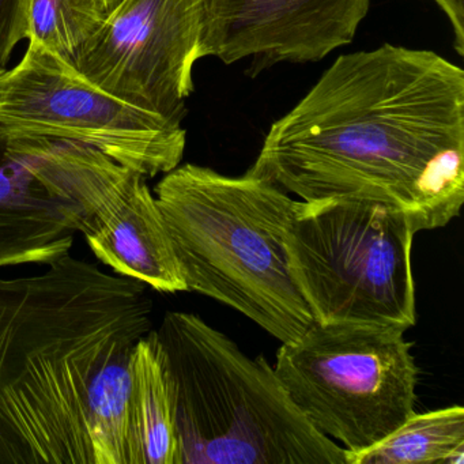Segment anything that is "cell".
I'll list each match as a JSON object with an SVG mask.
<instances>
[{
    "label": "cell",
    "mask_w": 464,
    "mask_h": 464,
    "mask_svg": "<svg viewBox=\"0 0 464 464\" xmlns=\"http://www.w3.org/2000/svg\"><path fill=\"white\" fill-rule=\"evenodd\" d=\"M107 18L100 0H31L28 40L75 67Z\"/></svg>",
    "instance_id": "cell-15"
},
{
    "label": "cell",
    "mask_w": 464,
    "mask_h": 464,
    "mask_svg": "<svg viewBox=\"0 0 464 464\" xmlns=\"http://www.w3.org/2000/svg\"><path fill=\"white\" fill-rule=\"evenodd\" d=\"M146 180L129 170L81 233L97 259L118 276L157 292H187L164 216Z\"/></svg>",
    "instance_id": "cell-11"
},
{
    "label": "cell",
    "mask_w": 464,
    "mask_h": 464,
    "mask_svg": "<svg viewBox=\"0 0 464 464\" xmlns=\"http://www.w3.org/2000/svg\"><path fill=\"white\" fill-rule=\"evenodd\" d=\"M132 464H178L172 390L154 330L134 349Z\"/></svg>",
    "instance_id": "cell-13"
},
{
    "label": "cell",
    "mask_w": 464,
    "mask_h": 464,
    "mask_svg": "<svg viewBox=\"0 0 464 464\" xmlns=\"http://www.w3.org/2000/svg\"><path fill=\"white\" fill-rule=\"evenodd\" d=\"M371 2L208 0L199 56L225 64L252 59L256 72L282 62H319L354 40Z\"/></svg>",
    "instance_id": "cell-10"
},
{
    "label": "cell",
    "mask_w": 464,
    "mask_h": 464,
    "mask_svg": "<svg viewBox=\"0 0 464 464\" xmlns=\"http://www.w3.org/2000/svg\"><path fill=\"white\" fill-rule=\"evenodd\" d=\"M34 140L89 146L153 179L181 164L187 132L112 96L29 43L23 61L0 74V145Z\"/></svg>",
    "instance_id": "cell-7"
},
{
    "label": "cell",
    "mask_w": 464,
    "mask_h": 464,
    "mask_svg": "<svg viewBox=\"0 0 464 464\" xmlns=\"http://www.w3.org/2000/svg\"><path fill=\"white\" fill-rule=\"evenodd\" d=\"M5 70H6V69H0V74H2V72H5Z\"/></svg>",
    "instance_id": "cell-20"
},
{
    "label": "cell",
    "mask_w": 464,
    "mask_h": 464,
    "mask_svg": "<svg viewBox=\"0 0 464 464\" xmlns=\"http://www.w3.org/2000/svg\"><path fill=\"white\" fill-rule=\"evenodd\" d=\"M464 409L445 407L414 414L368 450L347 456V464H463Z\"/></svg>",
    "instance_id": "cell-14"
},
{
    "label": "cell",
    "mask_w": 464,
    "mask_h": 464,
    "mask_svg": "<svg viewBox=\"0 0 464 464\" xmlns=\"http://www.w3.org/2000/svg\"><path fill=\"white\" fill-rule=\"evenodd\" d=\"M156 333L175 410L178 464H347L295 409L276 369L191 312Z\"/></svg>",
    "instance_id": "cell-4"
},
{
    "label": "cell",
    "mask_w": 464,
    "mask_h": 464,
    "mask_svg": "<svg viewBox=\"0 0 464 464\" xmlns=\"http://www.w3.org/2000/svg\"><path fill=\"white\" fill-rule=\"evenodd\" d=\"M31 276L7 279L0 276V382L5 363L9 354L13 334L20 317L21 309L28 297Z\"/></svg>",
    "instance_id": "cell-16"
},
{
    "label": "cell",
    "mask_w": 464,
    "mask_h": 464,
    "mask_svg": "<svg viewBox=\"0 0 464 464\" xmlns=\"http://www.w3.org/2000/svg\"><path fill=\"white\" fill-rule=\"evenodd\" d=\"M135 343L115 347L86 391L85 429L94 464H132Z\"/></svg>",
    "instance_id": "cell-12"
},
{
    "label": "cell",
    "mask_w": 464,
    "mask_h": 464,
    "mask_svg": "<svg viewBox=\"0 0 464 464\" xmlns=\"http://www.w3.org/2000/svg\"><path fill=\"white\" fill-rule=\"evenodd\" d=\"M129 168L96 149L62 140L0 145V268L50 265Z\"/></svg>",
    "instance_id": "cell-8"
},
{
    "label": "cell",
    "mask_w": 464,
    "mask_h": 464,
    "mask_svg": "<svg viewBox=\"0 0 464 464\" xmlns=\"http://www.w3.org/2000/svg\"><path fill=\"white\" fill-rule=\"evenodd\" d=\"M445 13L453 29V47L464 55V0H434Z\"/></svg>",
    "instance_id": "cell-18"
},
{
    "label": "cell",
    "mask_w": 464,
    "mask_h": 464,
    "mask_svg": "<svg viewBox=\"0 0 464 464\" xmlns=\"http://www.w3.org/2000/svg\"><path fill=\"white\" fill-rule=\"evenodd\" d=\"M31 276L0 382V464H94L92 377L119 344L150 333L146 285L67 254Z\"/></svg>",
    "instance_id": "cell-2"
},
{
    "label": "cell",
    "mask_w": 464,
    "mask_h": 464,
    "mask_svg": "<svg viewBox=\"0 0 464 464\" xmlns=\"http://www.w3.org/2000/svg\"><path fill=\"white\" fill-rule=\"evenodd\" d=\"M404 214L353 199L295 200L284 243L293 281L320 324H415Z\"/></svg>",
    "instance_id": "cell-5"
},
{
    "label": "cell",
    "mask_w": 464,
    "mask_h": 464,
    "mask_svg": "<svg viewBox=\"0 0 464 464\" xmlns=\"http://www.w3.org/2000/svg\"><path fill=\"white\" fill-rule=\"evenodd\" d=\"M403 334L314 322L276 352L274 369L290 401L320 434L341 442L346 460L379 444L415 412L418 368Z\"/></svg>",
    "instance_id": "cell-6"
},
{
    "label": "cell",
    "mask_w": 464,
    "mask_h": 464,
    "mask_svg": "<svg viewBox=\"0 0 464 464\" xmlns=\"http://www.w3.org/2000/svg\"><path fill=\"white\" fill-rule=\"evenodd\" d=\"M248 172L305 202L385 206L415 233L445 227L464 202V72L401 45L341 55Z\"/></svg>",
    "instance_id": "cell-1"
},
{
    "label": "cell",
    "mask_w": 464,
    "mask_h": 464,
    "mask_svg": "<svg viewBox=\"0 0 464 464\" xmlns=\"http://www.w3.org/2000/svg\"><path fill=\"white\" fill-rule=\"evenodd\" d=\"M208 0H123L75 69L108 93L181 124Z\"/></svg>",
    "instance_id": "cell-9"
},
{
    "label": "cell",
    "mask_w": 464,
    "mask_h": 464,
    "mask_svg": "<svg viewBox=\"0 0 464 464\" xmlns=\"http://www.w3.org/2000/svg\"><path fill=\"white\" fill-rule=\"evenodd\" d=\"M31 0H0V69H6L13 51L28 39Z\"/></svg>",
    "instance_id": "cell-17"
},
{
    "label": "cell",
    "mask_w": 464,
    "mask_h": 464,
    "mask_svg": "<svg viewBox=\"0 0 464 464\" xmlns=\"http://www.w3.org/2000/svg\"><path fill=\"white\" fill-rule=\"evenodd\" d=\"M187 292L243 314L281 343L314 320L293 281L284 235L295 199L251 172L179 165L154 187Z\"/></svg>",
    "instance_id": "cell-3"
},
{
    "label": "cell",
    "mask_w": 464,
    "mask_h": 464,
    "mask_svg": "<svg viewBox=\"0 0 464 464\" xmlns=\"http://www.w3.org/2000/svg\"><path fill=\"white\" fill-rule=\"evenodd\" d=\"M121 2H123V0H100V4L102 5V7H104L108 15H110L111 13H112L113 10L121 4Z\"/></svg>",
    "instance_id": "cell-19"
}]
</instances>
